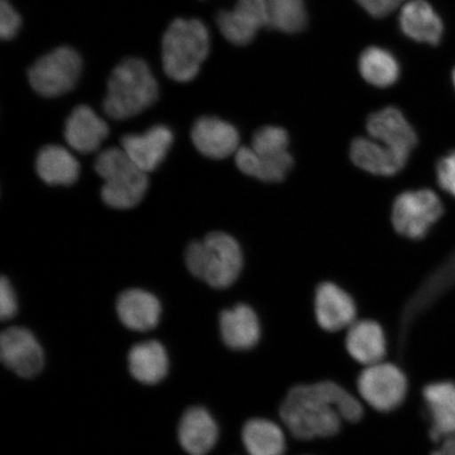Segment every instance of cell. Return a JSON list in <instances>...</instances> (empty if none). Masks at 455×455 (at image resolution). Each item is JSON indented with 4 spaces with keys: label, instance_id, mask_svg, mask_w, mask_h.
Masks as SVG:
<instances>
[{
    "label": "cell",
    "instance_id": "6da1fadb",
    "mask_svg": "<svg viewBox=\"0 0 455 455\" xmlns=\"http://www.w3.org/2000/svg\"><path fill=\"white\" fill-rule=\"evenodd\" d=\"M365 415L361 398L329 379L290 387L277 411L290 437L299 443L333 439L343 432L345 424L360 423Z\"/></svg>",
    "mask_w": 455,
    "mask_h": 455
},
{
    "label": "cell",
    "instance_id": "7a4b0ae2",
    "mask_svg": "<svg viewBox=\"0 0 455 455\" xmlns=\"http://www.w3.org/2000/svg\"><path fill=\"white\" fill-rule=\"evenodd\" d=\"M158 99V84L144 60L129 59L113 70L108 82L104 110L113 119H128Z\"/></svg>",
    "mask_w": 455,
    "mask_h": 455
},
{
    "label": "cell",
    "instance_id": "3957f363",
    "mask_svg": "<svg viewBox=\"0 0 455 455\" xmlns=\"http://www.w3.org/2000/svg\"><path fill=\"white\" fill-rule=\"evenodd\" d=\"M186 265L192 275L215 289L230 287L243 269L240 244L224 232L210 233L186 249Z\"/></svg>",
    "mask_w": 455,
    "mask_h": 455
},
{
    "label": "cell",
    "instance_id": "277c9868",
    "mask_svg": "<svg viewBox=\"0 0 455 455\" xmlns=\"http://www.w3.org/2000/svg\"><path fill=\"white\" fill-rule=\"evenodd\" d=\"M210 51L206 26L198 20H175L163 38L164 73L175 82L195 79Z\"/></svg>",
    "mask_w": 455,
    "mask_h": 455
},
{
    "label": "cell",
    "instance_id": "5b68a950",
    "mask_svg": "<svg viewBox=\"0 0 455 455\" xmlns=\"http://www.w3.org/2000/svg\"><path fill=\"white\" fill-rule=\"evenodd\" d=\"M94 168L102 180L101 198L113 209L127 210L138 206L144 198L149 180L131 161L122 148H110L96 157Z\"/></svg>",
    "mask_w": 455,
    "mask_h": 455
},
{
    "label": "cell",
    "instance_id": "8992f818",
    "mask_svg": "<svg viewBox=\"0 0 455 455\" xmlns=\"http://www.w3.org/2000/svg\"><path fill=\"white\" fill-rule=\"evenodd\" d=\"M355 387L363 405L380 414L395 412L405 403L409 390L403 370L387 361L363 367L356 375Z\"/></svg>",
    "mask_w": 455,
    "mask_h": 455
},
{
    "label": "cell",
    "instance_id": "52a82bcc",
    "mask_svg": "<svg viewBox=\"0 0 455 455\" xmlns=\"http://www.w3.org/2000/svg\"><path fill=\"white\" fill-rule=\"evenodd\" d=\"M82 59L69 47L55 49L39 59L28 70L32 88L44 98L69 92L82 72Z\"/></svg>",
    "mask_w": 455,
    "mask_h": 455
},
{
    "label": "cell",
    "instance_id": "ba28073f",
    "mask_svg": "<svg viewBox=\"0 0 455 455\" xmlns=\"http://www.w3.org/2000/svg\"><path fill=\"white\" fill-rule=\"evenodd\" d=\"M442 213V203L435 192L409 191L396 198L392 223L400 235L415 240L424 237Z\"/></svg>",
    "mask_w": 455,
    "mask_h": 455
},
{
    "label": "cell",
    "instance_id": "9c48e42d",
    "mask_svg": "<svg viewBox=\"0 0 455 455\" xmlns=\"http://www.w3.org/2000/svg\"><path fill=\"white\" fill-rule=\"evenodd\" d=\"M216 22L228 42L246 45L269 25L268 0H237L232 10L220 11Z\"/></svg>",
    "mask_w": 455,
    "mask_h": 455
},
{
    "label": "cell",
    "instance_id": "30bf717a",
    "mask_svg": "<svg viewBox=\"0 0 455 455\" xmlns=\"http://www.w3.org/2000/svg\"><path fill=\"white\" fill-rule=\"evenodd\" d=\"M0 357L5 367L21 378L36 377L44 363L41 344L30 330L22 327H10L2 333Z\"/></svg>",
    "mask_w": 455,
    "mask_h": 455
},
{
    "label": "cell",
    "instance_id": "8fae6325",
    "mask_svg": "<svg viewBox=\"0 0 455 455\" xmlns=\"http://www.w3.org/2000/svg\"><path fill=\"white\" fill-rule=\"evenodd\" d=\"M371 139L407 159L418 144V136L403 114L395 107L385 108L368 118Z\"/></svg>",
    "mask_w": 455,
    "mask_h": 455
},
{
    "label": "cell",
    "instance_id": "7c38bea8",
    "mask_svg": "<svg viewBox=\"0 0 455 455\" xmlns=\"http://www.w3.org/2000/svg\"><path fill=\"white\" fill-rule=\"evenodd\" d=\"M422 394L430 419L431 441L440 443L455 435V383H430L424 387Z\"/></svg>",
    "mask_w": 455,
    "mask_h": 455
},
{
    "label": "cell",
    "instance_id": "4fadbf2b",
    "mask_svg": "<svg viewBox=\"0 0 455 455\" xmlns=\"http://www.w3.org/2000/svg\"><path fill=\"white\" fill-rule=\"evenodd\" d=\"M193 145L209 158L223 159L237 152L240 134L231 124L220 118H198L191 131Z\"/></svg>",
    "mask_w": 455,
    "mask_h": 455
},
{
    "label": "cell",
    "instance_id": "5bb4252c",
    "mask_svg": "<svg viewBox=\"0 0 455 455\" xmlns=\"http://www.w3.org/2000/svg\"><path fill=\"white\" fill-rule=\"evenodd\" d=\"M354 299L343 289L331 283H322L315 297V317L318 326L333 333L348 329L355 323Z\"/></svg>",
    "mask_w": 455,
    "mask_h": 455
},
{
    "label": "cell",
    "instance_id": "9a60e30c",
    "mask_svg": "<svg viewBox=\"0 0 455 455\" xmlns=\"http://www.w3.org/2000/svg\"><path fill=\"white\" fill-rule=\"evenodd\" d=\"M345 348L351 360L363 368L386 361L388 354L384 330L371 320L352 323L346 335Z\"/></svg>",
    "mask_w": 455,
    "mask_h": 455
},
{
    "label": "cell",
    "instance_id": "2e32d148",
    "mask_svg": "<svg viewBox=\"0 0 455 455\" xmlns=\"http://www.w3.org/2000/svg\"><path fill=\"white\" fill-rule=\"evenodd\" d=\"M172 142V131L158 124L142 134L124 135L122 139V149L136 166L149 173L166 157Z\"/></svg>",
    "mask_w": 455,
    "mask_h": 455
},
{
    "label": "cell",
    "instance_id": "e0dca14e",
    "mask_svg": "<svg viewBox=\"0 0 455 455\" xmlns=\"http://www.w3.org/2000/svg\"><path fill=\"white\" fill-rule=\"evenodd\" d=\"M220 439V427L206 408L188 409L180 420L179 441L189 455H207Z\"/></svg>",
    "mask_w": 455,
    "mask_h": 455
},
{
    "label": "cell",
    "instance_id": "ac0fdd59",
    "mask_svg": "<svg viewBox=\"0 0 455 455\" xmlns=\"http://www.w3.org/2000/svg\"><path fill=\"white\" fill-rule=\"evenodd\" d=\"M220 330L225 345L235 351L252 350L261 338L258 315L251 307L243 304L221 312Z\"/></svg>",
    "mask_w": 455,
    "mask_h": 455
},
{
    "label": "cell",
    "instance_id": "d6986e66",
    "mask_svg": "<svg viewBox=\"0 0 455 455\" xmlns=\"http://www.w3.org/2000/svg\"><path fill=\"white\" fill-rule=\"evenodd\" d=\"M287 434L282 423L261 415L243 423L241 441L248 455H286Z\"/></svg>",
    "mask_w": 455,
    "mask_h": 455
},
{
    "label": "cell",
    "instance_id": "ffe728a7",
    "mask_svg": "<svg viewBox=\"0 0 455 455\" xmlns=\"http://www.w3.org/2000/svg\"><path fill=\"white\" fill-rule=\"evenodd\" d=\"M109 134L108 124L88 106H78L67 118L65 139L73 150L95 152Z\"/></svg>",
    "mask_w": 455,
    "mask_h": 455
},
{
    "label": "cell",
    "instance_id": "44dd1931",
    "mask_svg": "<svg viewBox=\"0 0 455 455\" xmlns=\"http://www.w3.org/2000/svg\"><path fill=\"white\" fill-rule=\"evenodd\" d=\"M119 320L133 331L146 332L155 329L162 315L159 300L141 289H129L116 301Z\"/></svg>",
    "mask_w": 455,
    "mask_h": 455
},
{
    "label": "cell",
    "instance_id": "7402d4cb",
    "mask_svg": "<svg viewBox=\"0 0 455 455\" xmlns=\"http://www.w3.org/2000/svg\"><path fill=\"white\" fill-rule=\"evenodd\" d=\"M398 24L402 32L412 41L432 45L441 42L443 21L426 0H412L403 5Z\"/></svg>",
    "mask_w": 455,
    "mask_h": 455
},
{
    "label": "cell",
    "instance_id": "603a6c76",
    "mask_svg": "<svg viewBox=\"0 0 455 455\" xmlns=\"http://www.w3.org/2000/svg\"><path fill=\"white\" fill-rule=\"evenodd\" d=\"M131 375L144 385L161 383L169 372L166 348L157 340L142 341L131 348L128 355Z\"/></svg>",
    "mask_w": 455,
    "mask_h": 455
},
{
    "label": "cell",
    "instance_id": "cb8c5ba5",
    "mask_svg": "<svg viewBox=\"0 0 455 455\" xmlns=\"http://www.w3.org/2000/svg\"><path fill=\"white\" fill-rule=\"evenodd\" d=\"M350 156L357 167L369 173L382 176L395 175L407 163V159L380 144L366 138H357L352 141Z\"/></svg>",
    "mask_w": 455,
    "mask_h": 455
},
{
    "label": "cell",
    "instance_id": "d4e9b609",
    "mask_svg": "<svg viewBox=\"0 0 455 455\" xmlns=\"http://www.w3.org/2000/svg\"><path fill=\"white\" fill-rule=\"evenodd\" d=\"M36 171L44 183L70 186L78 179L79 164L65 148L49 145L37 155Z\"/></svg>",
    "mask_w": 455,
    "mask_h": 455
},
{
    "label": "cell",
    "instance_id": "484cf974",
    "mask_svg": "<svg viewBox=\"0 0 455 455\" xmlns=\"http://www.w3.org/2000/svg\"><path fill=\"white\" fill-rule=\"evenodd\" d=\"M235 163L243 173L268 183L283 180L293 167V158L290 153L282 156H261L249 147L237 150Z\"/></svg>",
    "mask_w": 455,
    "mask_h": 455
},
{
    "label": "cell",
    "instance_id": "4316f807",
    "mask_svg": "<svg viewBox=\"0 0 455 455\" xmlns=\"http://www.w3.org/2000/svg\"><path fill=\"white\" fill-rule=\"evenodd\" d=\"M358 69L365 81L378 88H388L395 84L401 76V66L395 55L380 47L363 50Z\"/></svg>",
    "mask_w": 455,
    "mask_h": 455
},
{
    "label": "cell",
    "instance_id": "83f0119b",
    "mask_svg": "<svg viewBox=\"0 0 455 455\" xmlns=\"http://www.w3.org/2000/svg\"><path fill=\"white\" fill-rule=\"evenodd\" d=\"M268 28L286 34L303 32L308 26L304 0H268Z\"/></svg>",
    "mask_w": 455,
    "mask_h": 455
},
{
    "label": "cell",
    "instance_id": "f1b7e54d",
    "mask_svg": "<svg viewBox=\"0 0 455 455\" xmlns=\"http://www.w3.org/2000/svg\"><path fill=\"white\" fill-rule=\"evenodd\" d=\"M289 135L281 127L267 126L259 129L253 135L251 148L261 156H282L287 155Z\"/></svg>",
    "mask_w": 455,
    "mask_h": 455
},
{
    "label": "cell",
    "instance_id": "f546056e",
    "mask_svg": "<svg viewBox=\"0 0 455 455\" xmlns=\"http://www.w3.org/2000/svg\"><path fill=\"white\" fill-rule=\"evenodd\" d=\"M21 26L20 16L7 0L0 2V37L10 41L16 36Z\"/></svg>",
    "mask_w": 455,
    "mask_h": 455
},
{
    "label": "cell",
    "instance_id": "4dcf8cb0",
    "mask_svg": "<svg viewBox=\"0 0 455 455\" xmlns=\"http://www.w3.org/2000/svg\"><path fill=\"white\" fill-rule=\"evenodd\" d=\"M17 313V300L12 286L7 277L0 280V317L3 321L11 320Z\"/></svg>",
    "mask_w": 455,
    "mask_h": 455
},
{
    "label": "cell",
    "instance_id": "1f68e13d",
    "mask_svg": "<svg viewBox=\"0 0 455 455\" xmlns=\"http://www.w3.org/2000/svg\"><path fill=\"white\" fill-rule=\"evenodd\" d=\"M405 0H356V3L374 17V19H384L400 7Z\"/></svg>",
    "mask_w": 455,
    "mask_h": 455
},
{
    "label": "cell",
    "instance_id": "d6a6232c",
    "mask_svg": "<svg viewBox=\"0 0 455 455\" xmlns=\"http://www.w3.org/2000/svg\"><path fill=\"white\" fill-rule=\"evenodd\" d=\"M437 180L443 190L455 196V152L440 162L437 166Z\"/></svg>",
    "mask_w": 455,
    "mask_h": 455
},
{
    "label": "cell",
    "instance_id": "836d02e7",
    "mask_svg": "<svg viewBox=\"0 0 455 455\" xmlns=\"http://www.w3.org/2000/svg\"><path fill=\"white\" fill-rule=\"evenodd\" d=\"M431 455H455V435L441 442L439 448Z\"/></svg>",
    "mask_w": 455,
    "mask_h": 455
},
{
    "label": "cell",
    "instance_id": "e575fe53",
    "mask_svg": "<svg viewBox=\"0 0 455 455\" xmlns=\"http://www.w3.org/2000/svg\"><path fill=\"white\" fill-rule=\"evenodd\" d=\"M453 82H454V85H455V69H454V72H453Z\"/></svg>",
    "mask_w": 455,
    "mask_h": 455
},
{
    "label": "cell",
    "instance_id": "d590c367",
    "mask_svg": "<svg viewBox=\"0 0 455 455\" xmlns=\"http://www.w3.org/2000/svg\"><path fill=\"white\" fill-rule=\"evenodd\" d=\"M299 455H315V454L308 453V454H299Z\"/></svg>",
    "mask_w": 455,
    "mask_h": 455
}]
</instances>
